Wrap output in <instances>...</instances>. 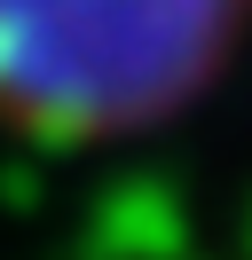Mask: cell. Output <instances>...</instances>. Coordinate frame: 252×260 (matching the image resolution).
I'll return each instance as SVG.
<instances>
[{"instance_id":"1","label":"cell","mask_w":252,"mask_h":260,"mask_svg":"<svg viewBox=\"0 0 252 260\" xmlns=\"http://www.w3.org/2000/svg\"><path fill=\"white\" fill-rule=\"evenodd\" d=\"M252 0H0V111L134 126L197 95Z\"/></svg>"}]
</instances>
